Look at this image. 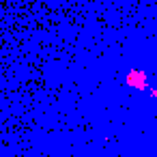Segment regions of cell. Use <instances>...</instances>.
Segmentation results:
<instances>
[{
    "instance_id": "6da1fadb",
    "label": "cell",
    "mask_w": 157,
    "mask_h": 157,
    "mask_svg": "<svg viewBox=\"0 0 157 157\" xmlns=\"http://www.w3.org/2000/svg\"><path fill=\"white\" fill-rule=\"evenodd\" d=\"M144 80H146V78H144V73H142V71H131V73L127 75V84H129V86L144 88V84H146Z\"/></svg>"
}]
</instances>
